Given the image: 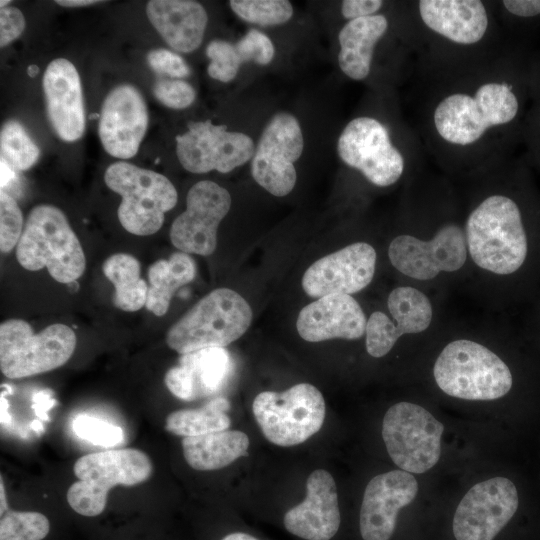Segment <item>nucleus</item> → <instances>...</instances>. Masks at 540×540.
<instances>
[{
  "mask_svg": "<svg viewBox=\"0 0 540 540\" xmlns=\"http://www.w3.org/2000/svg\"><path fill=\"white\" fill-rule=\"evenodd\" d=\"M383 14L348 21L340 30L338 64L349 78L361 81L368 77L375 47L388 30Z\"/></svg>",
  "mask_w": 540,
  "mask_h": 540,
  "instance_id": "nucleus-27",
  "label": "nucleus"
},
{
  "mask_svg": "<svg viewBox=\"0 0 540 540\" xmlns=\"http://www.w3.org/2000/svg\"><path fill=\"white\" fill-rule=\"evenodd\" d=\"M72 428L79 438L101 447L117 446L124 438L121 427L88 414L76 416Z\"/></svg>",
  "mask_w": 540,
  "mask_h": 540,
  "instance_id": "nucleus-35",
  "label": "nucleus"
},
{
  "mask_svg": "<svg viewBox=\"0 0 540 540\" xmlns=\"http://www.w3.org/2000/svg\"><path fill=\"white\" fill-rule=\"evenodd\" d=\"M102 270L113 284L114 304L126 312H135L146 305L148 285L140 276L139 261L127 253H117L105 260Z\"/></svg>",
  "mask_w": 540,
  "mask_h": 540,
  "instance_id": "nucleus-30",
  "label": "nucleus"
},
{
  "mask_svg": "<svg viewBox=\"0 0 540 540\" xmlns=\"http://www.w3.org/2000/svg\"><path fill=\"white\" fill-rule=\"evenodd\" d=\"M33 401H34L33 408L36 414L41 419L47 420L48 417L46 416V412L48 409L51 408L54 402L51 399L50 395L47 394L45 391L38 392L37 394H35Z\"/></svg>",
  "mask_w": 540,
  "mask_h": 540,
  "instance_id": "nucleus-44",
  "label": "nucleus"
},
{
  "mask_svg": "<svg viewBox=\"0 0 540 540\" xmlns=\"http://www.w3.org/2000/svg\"><path fill=\"white\" fill-rule=\"evenodd\" d=\"M242 62L253 61L259 65L269 64L275 54L271 39L257 29H250L235 43Z\"/></svg>",
  "mask_w": 540,
  "mask_h": 540,
  "instance_id": "nucleus-38",
  "label": "nucleus"
},
{
  "mask_svg": "<svg viewBox=\"0 0 540 540\" xmlns=\"http://www.w3.org/2000/svg\"><path fill=\"white\" fill-rule=\"evenodd\" d=\"M423 26L448 44L472 47L490 30L487 5L479 0H421L416 2Z\"/></svg>",
  "mask_w": 540,
  "mask_h": 540,
  "instance_id": "nucleus-21",
  "label": "nucleus"
},
{
  "mask_svg": "<svg viewBox=\"0 0 540 540\" xmlns=\"http://www.w3.org/2000/svg\"><path fill=\"white\" fill-rule=\"evenodd\" d=\"M16 257L24 269L39 271L46 267L50 276L63 284L75 282L86 267L81 243L65 214L48 204L30 211Z\"/></svg>",
  "mask_w": 540,
  "mask_h": 540,
  "instance_id": "nucleus-3",
  "label": "nucleus"
},
{
  "mask_svg": "<svg viewBox=\"0 0 540 540\" xmlns=\"http://www.w3.org/2000/svg\"><path fill=\"white\" fill-rule=\"evenodd\" d=\"M42 83L47 116L56 134L66 142L81 138L85 111L76 67L67 59H55L47 66Z\"/></svg>",
  "mask_w": 540,
  "mask_h": 540,
  "instance_id": "nucleus-22",
  "label": "nucleus"
},
{
  "mask_svg": "<svg viewBox=\"0 0 540 540\" xmlns=\"http://www.w3.org/2000/svg\"><path fill=\"white\" fill-rule=\"evenodd\" d=\"M195 274L194 259L181 251L154 262L148 269L146 309L156 316L165 315L175 291L190 283Z\"/></svg>",
  "mask_w": 540,
  "mask_h": 540,
  "instance_id": "nucleus-29",
  "label": "nucleus"
},
{
  "mask_svg": "<svg viewBox=\"0 0 540 540\" xmlns=\"http://www.w3.org/2000/svg\"><path fill=\"white\" fill-rule=\"evenodd\" d=\"M104 181L122 198L117 210L119 222L126 231L137 236L159 231L165 212L177 203L176 188L166 176L131 163L111 164Z\"/></svg>",
  "mask_w": 540,
  "mask_h": 540,
  "instance_id": "nucleus-6",
  "label": "nucleus"
},
{
  "mask_svg": "<svg viewBox=\"0 0 540 540\" xmlns=\"http://www.w3.org/2000/svg\"><path fill=\"white\" fill-rule=\"evenodd\" d=\"M252 310L236 291L218 288L200 299L166 334V343L179 354L224 348L249 328Z\"/></svg>",
  "mask_w": 540,
  "mask_h": 540,
  "instance_id": "nucleus-5",
  "label": "nucleus"
},
{
  "mask_svg": "<svg viewBox=\"0 0 540 540\" xmlns=\"http://www.w3.org/2000/svg\"><path fill=\"white\" fill-rule=\"evenodd\" d=\"M76 335L65 324L55 323L34 334L22 319L0 325V369L10 379L29 377L64 365L76 347Z\"/></svg>",
  "mask_w": 540,
  "mask_h": 540,
  "instance_id": "nucleus-8",
  "label": "nucleus"
},
{
  "mask_svg": "<svg viewBox=\"0 0 540 540\" xmlns=\"http://www.w3.org/2000/svg\"><path fill=\"white\" fill-rule=\"evenodd\" d=\"M304 139L295 116L281 112L265 126L251 161V175L267 192L277 197L294 188V163L302 155Z\"/></svg>",
  "mask_w": 540,
  "mask_h": 540,
  "instance_id": "nucleus-13",
  "label": "nucleus"
},
{
  "mask_svg": "<svg viewBox=\"0 0 540 540\" xmlns=\"http://www.w3.org/2000/svg\"><path fill=\"white\" fill-rule=\"evenodd\" d=\"M518 492L505 477L475 484L456 508L453 533L456 540H493L517 511Z\"/></svg>",
  "mask_w": 540,
  "mask_h": 540,
  "instance_id": "nucleus-15",
  "label": "nucleus"
},
{
  "mask_svg": "<svg viewBox=\"0 0 540 540\" xmlns=\"http://www.w3.org/2000/svg\"><path fill=\"white\" fill-rule=\"evenodd\" d=\"M49 530L50 522L40 512L8 510L0 520V540H42Z\"/></svg>",
  "mask_w": 540,
  "mask_h": 540,
  "instance_id": "nucleus-34",
  "label": "nucleus"
},
{
  "mask_svg": "<svg viewBox=\"0 0 540 540\" xmlns=\"http://www.w3.org/2000/svg\"><path fill=\"white\" fill-rule=\"evenodd\" d=\"M1 158L14 170H27L39 158V148L29 137L21 123L5 122L0 133Z\"/></svg>",
  "mask_w": 540,
  "mask_h": 540,
  "instance_id": "nucleus-32",
  "label": "nucleus"
},
{
  "mask_svg": "<svg viewBox=\"0 0 540 540\" xmlns=\"http://www.w3.org/2000/svg\"><path fill=\"white\" fill-rule=\"evenodd\" d=\"M248 447V436L239 430H223L182 439L184 458L190 467L198 471L221 469L245 456Z\"/></svg>",
  "mask_w": 540,
  "mask_h": 540,
  "instance_id": "nucleus-28",
  "label": "nucleus"
},
{
  "mask_svg": "<svg viewBox=\"0 0 540 540\" xmlns=\"http://www.w3.org/2000/svg\"><path fill=\"white\" fill-rule=\"evenodd\" d=\"M146 14L174 50L190 53L202 43L208 21L204 7L191 0H151Z\"/></svg>",
  "mask_w": 540,
  "mask_h": 540,
  "instance_id": "nucleus-26",
  "label": "nucleus"
},
{
  "mask_svg": "<svg viewBox=\"0 0 540 540\" xmlns=\"http://www.w3.org/2000/svg\"><path fill=\"white\" fill-rule=\"evenodd\" d=\"M231 370L232 359L225 348H206L182 354L166 372L164 383L175 397L193 401L220 391Z\"/></svg>",
  "mask_w": 540,
  "mask_h": 540,
  "instance_id": "nucleus-25",
  "label": "nucleus"
},
{
  "mask_svg": "<svg viewBox=\"0 0 540 540\" xmlns=\"http://www.w3.org/2000/svg\"><path fill=\"white\" fill-rule=\"evenodd\" d=\"M31 428L34 430V431H38V432H42L43 431V426L42 424L39 422V421H32L31 423Z\"/></svg>",
  "mask_w": 540,
  "mask_h": 540,
  "instance_id": "nucleus-50",
  "label": "nucleus"
},
{
  "mask_svg": "<svg viewBox=\"0 0 540 540\" xmlns=\"http://www.w3.org/2000/svg\"><path fill=\"white\" fill-rule=\"evenodd\" d=\"M27 72H28V74H29L30 76H34V75H36V74L38 73V67L35 66V65H31V66L28 68Z\"/></svg>",
  "mask_w": 540,
  "mask_h": 540,
  "instance_id": "nucleus-51",
  "label": "nucleus"
},
{
  "mask_svg": "<svg viewBox=\"0 0 540 540\" xmlns=\"http://www.w3.org/2000/svg\"><path fill=\"white\" fill-rule=\"evenodd\" d=\"M187 128L176 136V153L182 167L191 173H228L254 155L253 140L242 132L228 131L224 124L206 120L189 122Z\"/></svg>",
  "mask_w": 540,
  "mask_h": 540,
  "instance_id": "nucleus-14",
  "label": "nucleus"
},
{
  "mask_svg": "<svg viewBox=\"0 0 540 540\" xmlns=\"http://www.w3.org/2000/svg\"><path fill=\"white\" fill-rule=\"evenodd\" d=\"M336 484L323 469L313 471L306 482V497L284 516L288 532L305 540H330L340 526Z\"/></svg>",
  "mask_w": 540,
  "mask_h": 540,
  "instance_id": "nucleus-23",
  "label": "nucleus"
},
{
  "mask_svg": "<svg viewBox=\"0 0 540 540\" xmlns=\"http://www.w3.org/2000/svg\"><path fill=\"white\" fill-rule=\"evenodd\" d=\"M417 492V480L404 470H392L372 478L365 488L360 510L363 540H390L399 510L409 505Z\"/></svg>",
  "mask_w": 540,
  "mask_h": 540,
  "instance_id": "nucleus-20",
  "label": "nucleus"
},
{
  "mask_svg": "<svg viewBox=\"0 0 540 540\" xmlns=\"http://www.w3.org/2000/svg\"><path fill=\"white\" fill-rule=\"evenodd\" d=\"M222 540H258L257 538L243 532H234L226 535Z\"/></svg>",
  "mask_w": 540,
  "mask_h": 540,
  "instance_id": "nucleus-48",
  "label": "nucleus"
},
{
  "mask_svg": "<svg viewBox=\"0 0 540 540\" xmlns=\"http://www.w3.org/2000/svg\"><path fill=\"white\" fill-rule=\"evenodd\" d=\"M23 217L16 200L4 190L0 193V249L10 252L22 235Z\"/></svg>",
  "mask_w": 540,
  "mask_h": 540,
  "instance_id": "nucleus-37",
  "label": "nucleus"
},
{
  "mask_svg": "<svg viewBox=\"0 0 540 540\" xmlns=\"http://www.w3.org/2000/svg\"><path fill=\"white\" fill-rule=\"evenodd\" d=\"M98 0H57L56 3L64 7H82L95 3H99Z\"/></svg>",
  "mask_w": 540,
  "mask_h": 540,
  "instance_id": "nucleus-46",
  "label": "nucleus"
},
{
  "mask_svg": "<svg viewBox=\"0 0 540 540\" xmlns=\"http://www.w3.org/2000/svg\"><path fill=\"white\" fill-rule=\"evenodd\" d=\"M504 8L512 15L533 17L540 14V0H504Z\"/></svg>",
  "mask_w": 540,
  "mask_h": 540,
  "instance_id": "nucleus-43",
  "label": "nucleus"
},
{
  "mask_svg": "<svg viewBox=\"0 0 540 540\" xmlns=\"http://www.w3.org/2000/svg\"><path fill=\"white\" fill-rule=\"evenodd\" d=\"M387 308L389 315L374 311L366 323V350L375 358L388 354L401 336L426 331L433 320L431 300L416 287L394 288L388 295Z\"/></svg>",
  "mask_w": 540,
  "mask_h": 540,
  "instance_id": "nucleus-17",
  "label": "nucleus"
},
{
  "mask_svg": "<svg viewBox=\"0 0 540 540\" xmlns=\"http://www.w3.org/2000/svg\"><path fill=\"white\" fill-rule=\"evenodd\" d=\"M462 76L438 89L427 111L431 140L454 157L485 152L519 112L512 84L496 75V67Z\"/></svg>",
  "mask_w": 540,
  "mask_h": 540,
  "instance_id": "nucleus-1",
  "label": "nucleus"
},
{
  "mask_svg": "<svg viewBox=\"0 0 540 540\" xmlns=\"http://www.w3.org/2000/svg\"><path fill=\"white\" fill-rule=\"evenodd\" d=\"M433 376L445 394L472 401L499 399L513 382L509 367L497 354L469 339L451 341L443 348Z\"/></svg>",
  "mask_w": 540,
  "mask_h": 540,
  "instance_id": "nucleus-4",
  "label": "nucleus"
},
{
  "mask_svg": "<svg viewBox=\"0 0 540 540\" xmlns=\"http://www.w3.org/2000/svg\"><path fill=\"white\" fill-rule=\"evenodd\" d=\"M443 424L420 405L399 402L384 415L382 437L392 461L409 473L430 470L441 454Z\"/></svg>",
  "mask_w": 540,
  "mask_h": 540,
  "instance_id": "nucleus-10",
  "label": "nucleus"
},
{
  "mask_svg": "<svg viewBox=\"0 0 540 540\" xmlns=\"http://www.w3.org/2000/svg\"><path fill=\"white\" fill-rule=\"evenodd\" d=\"M148 127V111L141 93L129 84L111 90L101 109L98 132L107 153L128 159L139 149Z\"/></svg>",
  "mask_w": 540,
  "mask_h": 540,
  "instance_id": "nucleus-19",
  "label": "nucleus"
},
{
  "mask_svg": "<svg viewBox=\"0 0 540 540\" xmlns=\"http://www.w3.org/2000/svg\"><path fill=\"white\" fill-rule=\"evenodd\" d=\"M8 3H10V0H7V1H3V0H1V2H0V6H1V8H4V7H6V5H7Z\"/></svg>",
  "mask_w": 540,
  "mask_h": 540,
  "instance_id": "nucleus-52",
  "label": "nucleus"
},
{
  "mask_svg": "<svg viewBox=\"0 0 540 540\" xmlns=\"http://www.w3.org/2000/svg\"><path fill=\"white\" fill-rule=\"evenodd\" d=\"M463 229L468 255L480 269L506 276L523 265L527 235L520 208L511 197L486 195L470 210Z\"/></svg>",
  "mask_w": 540,
  "mask_h": 540,
  "instance_id": "nucleus-2",
  "label": "nucleus"
},
{
  "mask_svg": "<svg viewBox=\"0 0 540 540\" xmlns=\"http://www.w3.org/2000/svg\"><path fill=\"white\" fill-rule=\"evenodd\" d=\"M367 318L355 298L333 294L318 298L303 307L296 327L301 338L321 342L340 338L355 340L365 334Z\"/></svg>",
  "mask_w": 540,
  "mask_h": 540,
  "instance_id": "nucleus-24",
  "label": "nucleus"
},
{
  "mask_svg": "<svg viewBox=\"0 0 540 540\" xmlns=\"http://www.w3.org/2000/svg\"><path fill=\"white\" fill-rule=\"evenodd\" d=\"M252 411L269 442L289 447L303 443L320 430L326 408L322 393L314 385L298 383L280 393H259Z\"/></svg>",
  "mask_w": 540,
  "mask_h": 540,
  "instance_id": "nucleus-9",
  "label": "nucleus"
},
{
  "mask_svg": "<svg viewBox=\"0 0 540 540\" xmlns=\"http://www.w3.org/2000/svg\"><path fill=\"white\" fill-rule=\"evenodd\" d=\"M337 152L347 166L378 187L394 185L406 169V158L393 143L388 128L371 116L353 118L344 127Z\"/></svg>",
  "mask_w": 540,
  "mask_h": 540,
  "instance_id": "nucleus-11",
  "label": "nucleus"
},
{
  "mask_svg": "<svg viewBox=\"0 0 540 540\" xmlns=\"http://www.w3.org/2000/svg\"><path fill=\"white\" fill-rule=\"evenodd\" d=\"M0 498H1V501H0V505H1L0 514L2 516L4 513H6L8 511V505H7V501H6L5 488H4L2 477H1V480H0Z\"/></svg>",
  "mask_w": 540,
  "mask_h": 540,
  "instance_id": "nucleus-49",
  "label": "nucleus"
},
{
  "mask_svg": "<svg viewBox=\"0 0 540 540\" xmlns=\"http://www.w3.org/2000/svg\"><path fill=\"white\" fill-rule=\"evenodd\" d=\"M383 5L384 2L381 0H344L341 4V13L350 21L375 15Z\"/></svg>",
  "mask_w": 540,
  "mask_h": 540,
  "instance_id": "nucleus-42",
  "label": "nucleus"
},
{
  "mask_svg": "<svg viewBox=\"0 0 540 540\" xmlns=\"http://www.w3.org/2000/svg\"><path fill=\"white\" fill-rule=\"evenodd\" d=\"M388 257L396 270L418 281L458 271L468 257L464 229L451 221L440 225L427 240L400 234L390 242Z\"/></svg>",
  "mask_w": 540,
  "mask_h": 540,
  "instance_id": "nucleus-12",
  "label": "nucleus"
},
{
  "mask_svg": "<svg viewBox=\"0 0 540 540\" xmlns=\"http://www.w3.org/2000/svg\"><path fill=\"white\" fill-rule=\"evenodd\" d=\"M229 5L242 20L262 26L283 24L293 15L287 0H231Z\"/></svg>",
  "mask_w": 540,
  "mask_h": 540,
  "instance_id": "nucleus-33",
  "label": "nucleus"
},
{
  "mask_svg": "<svg viewBox=\"0 0 540 540\" xmlns=\"http://www.w3.org/2000/svg\"><path fill=\"white\" fill-rule=\"evenodd\" d=\"M14 176V169L1 158V188L3 189L9 182L12 181Z\"/></svg>",
  "mask_w": 540,
  "mask_h": 540,
  "instance_id": "nucleus-45",
  "label": "nucleus"
},
{
  "mask_svg": "<svg viewBox=\"0 0 540 540\" xmlns=\"http://www.w3.org/2000/svg\"><path fill=\"white\" fill-rule=\"evenodd\" d=\"M152 469L148 455L138 449H110L84 455L73 467L79 480L67 491L68 504L80 515L97 516L105 509L113 486L142 483L150 477Z\"/></svg>",
  "mask_w": 540,
  "mask_h": 540,
  "instance_id": "nucleus-7",
  "label": "nucleus"
},
{
  "mask_svg": "<svg viewBox=\"0 0 540 540\" xmlns=\"http://www.w3.org/2000/svg\"><path fill=\"white\" fill-rule=\"evenodd\" d=\"M147 63L152 70L173 78H182L190 74V68L177 53L167 49H155L148 53Z\"/></svg>",
  "mask_w": 540,
  "mask_h": 540,
  "instance_id": "nucleus-40",
  "label": "nucleus"
},
{
  "mask_svg": "<svg viewBox=\"0 0 540 540\" xmlns=\"http://www.w3.org/2000/svg\"><path fill=\"white\" fill-rule=\"evenodd\" d=\"M229 401L216 397L199 409H183L170 413L165 420L169 433L183 437H194L227 430L230 418L227 411Z\"/></svg>",
  "mask_w": 540,
  "mask_h": 540,
  "instance_id": "nucleus-31",
  "label": "nucleus"
},
{
  "mask_svg": "<svg viewBox=\"0 0 540 540\" xmlns=\"http://www.w3.org/2000/svg\"><path fill=\"white\" fill-rule=\"evenodd\" d=\"M1 423L4 425L11 424V416L9 415L8 409L9 404L7 399L4 396V393L1 394Z\"/></svg>",
  "mask_w": 540,
  "mask_h": 540,
  "instance_id": "nucleus-47",
  "label": "nucleus"
},
{
  "mask_svg": "<svg viewBox=\"0 0 540 540\" xmlns=\"http://www.w3.org/2000/svg\"><path fill=\"white\" fill-rule=\"evenodd\" d=\"M376 260L372 245L352 243L315 261L303 275L302 288L313 298L357 293L373 280Z\"/></svg>",
  "mask_w": 540,
  "mask_h": 540,
  "instance_id": "nucleus-18",
  "label": "nucleus"
},
{
  "mask_svg": "<svg viewBox=\"0 0 540 540\" xmlns=\"http://www.w3.org/2000/svg\"><path fill=\"white\" fill-rule=\"evenodd\" d=\"M231 207V196L210 180L195 183L186 196V210L172 223L171 243L179 251L211 255L217 246V230Z\"/></svg>",
  "mask_w": 540,
  "mask_h": 540,
  "instance_id": "nucleus-16",
  "label": "nucleus"
},
{
  "mask_svg": "<svg viewBox=\"0 0 540 540\" xmlns=\"http://www.w3.org/2000/svg\"><path fill=\"white\" fill-rule=\"evenodd\" d=\"M206 56L210 59L207 68L209 76L221 82H230L243 63L235 44L224 40H213L206 47Z\"/></svg>",
  "mask_w": 540,
  "mask_h": 540,
  "instance_id": "nucleus-36",
  "label": "nucleus"
},
{
  "mask_svg": "<svg viewBox=\"0 0 540 540\" xmlns=\"http://www.w3.org/2000/svg\"><path fill=\"white\" fill-rule=\"evenodd\" d=\"M25 28V18L16 7L0 10V46L4 47L17 39Z\"/></svg>",
  "mask_w": 540,
  "mask_h": 540,
  "instance_id": "nucleus-41",
  "label": "nucleus"
},
{
  "mask_svg": "<svg viewBox=\"0 0 540 540\" xmlns=\"http://www.w3.org/2000/svg\"><path fill=\"white\" fill-rule=\"evenodd\" d=\"M153 94L160 103L172 109H185L196 98L195 89L179 79H159L154 84Z\"/></svg>",
  "mask_w": 540,
  "mask_h": 540,
  "instance_id": "nucleus-39",
  "label": "nucleus"
}]
</instances>
